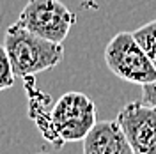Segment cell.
Returning <instances> with one entry per match:
<instances>
[{"instance_id":"obj_1","label":"cell","mask_w":156,"mask_h":154,"mask_svg":"<svg viewBox=\"0 0 156 154\" xmlns=\"http://www.w3.org/2000/svg\"><path fill=\"white\" fill-rule=\"evenodd\" d=\"M96 124L94 101L83 92L71 90L58 97L37 126L41 135L50 144L62 145L69 142H83Z\"/></svg>"},{"instance_id":"obj_2","label":"cell","mask_w":156,"mask_h":154,"mask_svg":"<svg viewBox=\"0 0 156 154\" xmlns=\"http://www.w3.org/2000/svg\"><path fill=\"white\" fill-rule=\"evenodd\" d=\"M2 48L12 64L14 75L20 78H29L53 69L64 60L62 43L36 36L18 23H12L5 30Z\"/></svg>"},{"instance_id":"obj_3","label":"cell","mask_w":156,"mask_h":154,"mask_svg":"<svg viewBox=\"0 0 156 154\" xmlns=\"http://www.w3.org/2000/svg\"><path fill=\"white\" fill-rule=\"evenodd\" d=\"M105 62L117 78L144 87L156 80V68L133 32H119L108 41Z\"/></svg>"},{"instance_id":"obj_4","label":"cell","mask_w":156,"mask_h":154,"mask_svg":"<svg viewBox=\"0 0 156 154\" xmlns=\"http://www.w3.org/2000/svg\"><path fill=\"white\" fill-rule=\"evenodd\" d=\"M16 23L48 41L64 43L76 16L60 0H27Z\"/></svg>"},{"instance_id":"obj_5","label":"cell","mask_w":156,"mask_h":154,"mask_svg":"<svg viewBox=\"0 0 156 154\" xmlns=\"http://www.w3.org/2000/svg\"><path fill=\"white\" fill-rule=\"evenodd\" d=\"M117 122L135 154H156V106L131 101L119 110Z\"/></svg>"},{"instance_id":"obj_6","label":"cell","mask_w":156,"mask_h":154,"mask_svg":"<svg viewBox=\"0 0 156 154\" xmlns=\"http://www.w3.org/2000/svg\"><path fill=\"white\" fill-rule=\"evenodd\" d=\"M83 154H135L121 124L99 121L83 140Z\"/></svg>"},{"instance_id":"obj_7","label":"cell","mask_w":156,"mask_h":154,"mask_svg":"<svg viewBox=\"0 0 156 154\" xmlns=\"http://www.w3.org/2000/svg\"><path fill=\"white\" fill-rule=\"evenodd\" d=\"M133 34H135L136 41L146 50V53L149 55V58L153 60V64L156 68V19H151L146 25L138 27Z\"/></svg>"},{"instance_id":"obj_8","label":"cell","mask_w":156,"mask_h":154,"mask_svg":"<svg viewBox=\"0 0 156 154\" xmlns=\"http://www.w3.org/2000/svg\"><path fill=\"white\" fill-rule=\"evenodd\" d=\"M0 66H2V73H0V89L5 90L9 87L14 85V69H12V64H11L7 53L4 51V48L0 50Z\"/></svg>"},{"instance_id":"obj_9","label":"cell","mask_w":156,"mask_h":154,"mask_svg":"<svg viewBox=\"0 0 156 154\" xmlns=\"http://www.w3.org/2000/svg\"><path fill=\"white\" fill-rule=\"evenodd\" d=\"M142 101L151 106H156V80L142 87Z\"/></svg>"},{"instance_id":"obj_10","label":"cell","mask_w":156,"mask_h":154,"mask_svg":"<svg viewBox=\"0 0 156 154\" xmlns=\"http://www.w3.org/2000/svg\"><path fill=\"white\" fill-rule=\"evenodd\" d=\"M36 154H50V152H36Z\"/></svg>"}]
</instances>
